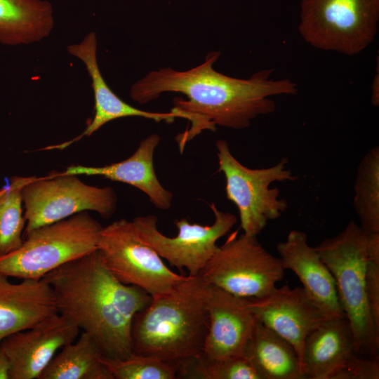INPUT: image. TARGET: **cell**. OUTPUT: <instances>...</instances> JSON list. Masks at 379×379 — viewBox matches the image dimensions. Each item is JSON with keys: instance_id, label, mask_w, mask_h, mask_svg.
Instances as JSON below:
<instances>
[{"instance_id": "obj_1", "label": "cell", "mask_w": 379, "mask_h": 379, "mask_svg": "<svg viewBox=\"0 0 379 379\" xmlns=\"http://www.w3.org/2000/svg\"><path fill=\"white\" fill-rule=\"evenodd\" d=\"M220 55L208 53L201 65L185 71L171 67L150 71L130 89L133 100L147 103L166 92L184 94L187 100L175 98L171 112L186 119L190 127L175 137L180 153L185 145L204 130L216 126L233 129L248 127L260 115L275 110L270 97L292 95L297 85L290 79H270L272 69L257 72L249 79L234 78L213 69Z\"/></svg>"}, {"instance_id": "obj_2", "label": "cell", "mask_w": 379, "mask_h": 379, "mask_svg": "<svg viewBox=\"0 0 379 379\" xmlns=\"http://www.w3.org/2000/svg\"><path fill=\"white\" fill-rule=\"evenodd\" d=\"M43 279L54 291L58 312L92 337L104 357L122 359L133 353L134 316L152 298L141 288L119 281L98 249Z\"/></svg>"}, {"instance_id": "obj_3", "label": "cell", "mask_w": 379, "mask_h": 379, "mask_svg": "<svg viewBox=\"0 0 379 379\" xmlns=\"http://www.w3.org/2000/svg\"><path fill=\"white\" fill-rule=\"evenodd\" d=\"M208 284L186 275L169 292L152 298L134 316L133 352L179 365L203 353L208 328Z\"/></svg>"}, {"instance_id": "obj_4", "label": "cell", "mask_w": 379, "mask_h": 379, "mask_svg": "<svg viewBox=\"0 0 379 379\" xmlns=\"http://www.w3.org/2000/svg\"><path fill=\"white\" fill-rule=\"evenodd\" d=\"M335 280L338 298L354 335L357 353L378 358L379 329L370 315L366 296L369 234L350 220L335 237L315 247Z\"/></svg>"}, {"instance_id": "obj_5", "label": "cell", "mask_w": 379, "mask_h": 379, "mask_svg": "<svg viewBox=\"0 0 379 379\" xmlns=\"http://www.w3.org/2000/svg\"><path fill=\"white\" fill-rule=\"evenodd\" d=\"M102 228L88 211L36 228L24 235L18 249L0 257V273L41 279L61 265L97 250Z\"/></svg>"}, {"instance_id": "obj_6", "label": "cell", "mask_w": 379, "mask_h": 379, "mask_svg": "<svg viewBox=\"0 0 379 379\" xmlns=\"http://www.w3.org/2000/svg\"><path fill=\"white\" fill-rule=\"evenodd\" d=\"M298 30L312 46L353 55L374 40L379 0H302Z\"/></svg>"}, {"instance_id": "obj_7", "label": "cell", "mask_w": 379, "mask_h": 379, "mask_svg": "<svg viewBox=\"0 0 379 379\" xmlns=\"http://www.w3.org/2000/svg\"><path fill=\"white\" fill-rule=\"evenodd\" d=\"M218 171L225 178L226 197L238 208L244 233L258 236L269 220L279 218L286 211L288 204L280 198L274 182L297 179L282 158L275 165L262 168H250L240 163L232 154L225 140L216 141Z\"/></svg>"}, {"instance_id": "obj_8", "label": "cell", "mask_w": 379, "mask_h": 379, "mask_svg": "<svg viewBox=\"0 0 379 379\" xmlns=\"http://www.w3.org/2000/svg\"><path fill=\"white\" fill-rule=\"evenodd\" d=\"M22 196L26 220L23 236L84 211H95L108 219L116 212L117 205L112 187L89 185L77 175L55 171L47 176H35L24 186Z\"/></svg>"}, {"instance_id": "obj_9", "label": "cell", "mask_w": 379, "mask_h": 379, "mask_svg": "<svg viewBox=\"0 0 379 379\" xmlns=\"http://www.w3.org/2000/svg\"><path fill=\"white\" fill-rule=\"evenodd\" d=\"M284 270L280 258L268 252L256 236L237 237L235 232L218 247L199 276L236 296L256 298L275 288Z\"/></svg>"}, {"instance_id": "obj_10", "label": "cell", "mask_w": 379, "mask_h": 379, "mask_svg": "<svg viewBox=\"0 0 379 379\" xmlns=\"http://www.w3.org/2000/svg\"><path fill=\"white\" fill-rule=\"evenodd\" d=\"M98 250L119 281L141 288L152 298L169 292L186 277L166 266L141 239L133 221L120 219L102 227Z\"/></svg>"}, {"instance_id": "obj_11", "label": "cell", "mask_w": 379, "mask_h": 379, "mask_svg": "<svg viewBox=\"0 0 379 379\" xmlns=\"http://www.w3.org/2000/svg\"><path fill=\"white\" fill-rule=\"evenodd\" d=\"M210 208L215 216L211 225L190 223L182 218L175 222L178 234L173 237L159 230L155 215L139 216L132 221L141 239L162 259L180 270H186L187 275L198 276L216 251L218 240L237 221L235 215L219 210L214 204Z\"/></svg>"}, {"instance_id": "obj_12", "label": "cell", "mask_w": 379, "mask_h": 379, "mask_svg": "<svg viewBox=\"0 0 379 379\" xmlns=\"http://www.w3.org/2000/svg\"><path fill=\"white\" fill-rule=\"evenodd\" d=\"M246 302L258 321L293 347L302 364L307 335L326 319L304 288L275 287L262 297L246 298Z\"/></svg>"}, {"instance_id": "obj_13", "label": "cell", "mask_w": 379, "mask_h": 379, "mask_svg": "<svg viewBox=\"0 0 379 379\" xmlns=\"http://www.w3.org/2000/svg\"><path fill=\"white\" fill-rule=\"evenodd\" d=\"M79 328L59 313L0 342L10 365V379H38L58 350L74 342Z\"/></svg>"}, {"instance_id": "obj_14", "label": "cell", "mask_w": 379, "mask_h": 379, "mask_svg": "<svg viewBox=\"0 0 379 379\" xmlns=\"http://www.w3.org/2000/svg\"><path fill=\"white\" fill-rule=\"evenodd\" d=\"M206 309L208 328L204 355L209 359L242 355L257 322L246 298L208 284Z\"/></svg>"}, {"instance_id": "obj_15", "label": "cell", "mask_w": 379, "mask_h": 379, "mask_svg": "<svg viewBox=\"0 0 379 379\" xmlns=\"http://www.w3.org/2000/svg\"><path fill=\"white\" fill-rule=\"evenodd\" d=\"M69 54L80 60L84 65L91 79V87L95 99V114L85 130L77 138L61 143L51 145L43 149H63L84 136H90L107 123L117 119L138 117L152 119L156 122L164 121L172 123L177 114L169 112H147L135 108L125 102L114 93L105 81L97 60V36L95 32L88 33L81 41L67 47Z\"/></svg>"}, {"instance_id": "obj_16", "label": "cell", "mask_w": 379, "mask_h": 379, "mask_svg": "<svg viewBox=\"0 0 379 379\" xmlns=\"http://www.w3.org/2000/svg\"><path fill=\"white\" fill-rule=\"evenodd\" d=\"M277 250L284 269L295 273L326 319L345 317L333 277L304 232L291 230Z\"/></svg>"}, {"instance_id": "obj_17", "label": "cell", "mask_w": 379, "mask_h": 379, "mask_svg": "<svg viewBox=\"0 0 379 379\" xmlns=\"http://www.w3.org/2000/svg\"><path fill=\"white\" fill-rule=\"evenodd\" d=\"M0 273V342L58 314L54 291L43 278L13 284Z\"/></svg>"}, {"instance_id": "obj_18", "label": "cell", "mask_w": 379, "mask_h": 379, "mask_svg": "<svg viewBox=\"0 0 379 379\" xmlns=\"http://www.w3.org/2000/svg\"><path fill=\"white\" fill-rule=\"evenodd\" d=\"M161 138L152 133L143 139L135 152L128 159L104 166L72 165L60 172L77 175H99L112 181L132 185L144 192L157 208L171 206L173 194L159 181L154 168V153Z\"/></svg>"}, {"instance_id": "obj_19", "label": "cell", "mask_w": 379, "mask_h": 379, "mask_svg": "<svg viewBox=\"0 0 379 379\" xmlns=\"http://www.w3.org/2000/svg\"><path fill=\"white\" fill-rule=\"evenodd\" d=\"M357 353L347 319H325L307 335L302 351L305 378L331 379Z\"/></svg>"}, {"instance_id": "obj_20", "label": "cell", "mask_w": 379, "mask_h": 379, "mask_svg": "<svg viewBox=\"0 0 379 379\" xmlns=\"http://www.w3.org/2000/svg\"><path fill=\"white\" fill-rule=\"evenodd\" d=\"M260 379H305L293 347L257 321L242 354Z\"/></svg>"}, {"instance_id": "obj_21", "label": "cell", "mask_w": 379, "mask_h": 379, "mask_svg": "<svg viewBox=\"0 0 379 379\" xmlns=\"http://www.w3.org/2000/svg\"><path fill=\"white\" fill-rule=\"evenodd\" d=\"M55 25L46 0H0V44L18 46L48 37Z\"/></svg>"}, {"instance_id": "obj_22", "label": "cell", "mask_w": 379, "mask_h": 379, "mask_svg": "<svg viewBox=\"0 0 379 379\" xmlns=\"http://www.w3.org/2000/svg\"><path fill=\"white\" fill-rule=\"evenodd\" d=\"M60 350L38 379H112L102 362L104 355L88 333L81 331L77 341Z\"/></svg>"}, {"instance_id": "obj_23", "label": "cell", "mask_w": 379, "mask_h": 379, "mask_svg": "<svg viewBox=\"0 0 379 379\" xmlns=\"http://www.w3.org/2000/svg\"><path fill=\"white\" fill-rule=\"evenodd\" d=\"M353 206L359 226L368 234L379 233V147L361 159L354 185Z\"/></svg>"}, {"instance_id": "obj_24", "label": "cell", "mask_w": 379, "mask_h": 379, "mask_svg": "<svg viewBox=\"0 0 379 379\" xmlns=\"http://www.w3.org/2000/svg\"><path fill=\"white\" fill-rule=\"evenodd\" d=\"M35 176H13L0 189V257L18 249L24 241L26 220L22 211V190Z\"/></svg>"}, {"instance_id": "obj_25", "label": "cell", "mask_w": 379, "mask_h": 379, "mask_svg": "<svg viewBox=\"0 0 379 379\" xmlns=\"http://www.w3.org/2000/svg\"><path fill=\"white\" fill-rule=\"evenodd\" d=\"M177 378L260 379L243 355L209 359L201 354L178 365Z\"/></svg>"}, {"instance_id": "obj_26", "label": "cell", "mask_w": 379, "mask_h": 379, "mask_svg": "<svg viewBox=\"0 0 379 379\" xmlns=\"http://www.w3.org/2000/svg\"><path fill=\"white\" fill-rule=\"evenodd\" d=\"M112 379H175L178 366L156 357L133 353L122 359L102 357Z\"/></svg>"}, {"instance_id": "obj_27", "label": "cell", "mask_w": 379, "mask_h": 379, "mask_svg": "<svg viewBox=\"0 0 379 379\" xmlns=\"http://www.w3.org/2000/svg\"><path fill=\"white\" fill-rule=\"evenodd\" d=\"M378 358L364 359L351 357L345 364L333 373L331 379H378Z\"/></svg>"}, {"instance_id": "obj_28", "label": "cell", "mask_w": 379, "mask_h": 379, "mask_svg": "<svg viewBox=\"0 0 379 379\" xmlns=\"http://www.w3.org/2000/svg\"><path fill=\"white\" fill-rule=\"evenodd\" d=\"M10 365L6 355L0 346V379L9 378Z\"/></svg>"}, {"instance_id": "obj_29", "label": "cell", "mask_w": 379, "mask_h": 379, "mask_svg": "<svg viewBox=\"0 0 379 379\" xmlns=\"http://www.w3.org/2000/svg\"><path fill=\"white\" fill-rule=\"evenodd\" d=\"M379 77L378 71L375 75L371 88V102L374 106L379 105Z\"/></svg>"}]
</instances>
